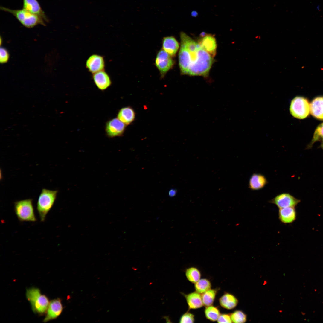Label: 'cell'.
<instances>
[{
	"instance_id": "cell-15",
	"label": "cell",
	"mask_w": 323,
	"mask_h": 323,
	"mask_svg": "<svg viewBox=\"0 0 323 323\" xmlns=\"http://www.w3.org/2000/svg\"><path fill=\"white\" fill-rule=\"evenodd\" d=\"M162 46V49L173 57L175 56L178 50L179 44L174 37L168 36L163 38Z\"/></svg>"
},
{
	"instance_id": "cell-11",
	"label": "cell",
	"mask_w": 323,
	"mask_h": 323,
	"mask_svg": "<svg viewBox=\"0 0 323 323\" xmlns=\"http://www.w3.org/2000/svg\"><path fill=\"white\" fill-rule=\"evenodd\" d=\"M63 310V307L60 299L57 298L51 300L49 303L43 322H46L57 318L61 313Z\"/></svg>"
},
{
	"instance_id": "cell-19",
	"label": "cell",
	"mask_w": 323,
	"mask_h": 323,
	"mask_svg": "<svg viewBox=\"0 0 323 323\" xmlns=\"http://www.w3.org/2000/svg\"><path fill=\"white\" fill-rule=\"evenodd\" d=\"M185 297L190 309L200 308L203 306L202 295L197 292H194L187 295L183 294Z\"/></svg>"
},
{
	"instance_id": "cell-13",
	"label": "cell",
	"mask_w": 323,
	"mask_h": 323,
	"mask_svg": "<svg viewBox=\"0 0 323 323\" xmlns=\"http://www.w3.org/2000/svg\"><path fill=\"white\" fill-rule=\"evenodd\" d=\"M23 9L40 16L46 22H49L37 0H23Z\"/></svg>"
},
{
	"instance_id": "cell-8",
	"label": "cell",
	"mask_w": 323,
	"mask_h": 323,
	"mask_svg": "<svg viewBox=\"0 0 323 323\" xmlns=\"http://www.w3.org/2000/svg\"><path fill=\"white\" fill-rule=\"evenodd\" d=\"M126 125L117 118L108 120L105 127L106 135L110 138L122 136L125 130Z\"/></svg>"
},
{
	"instance_id": "cell-30",
	"label": "cell",
	"mask_w": 323,
	"mask_h": 323,
	"mask_svg": "<svg viewBox=\"0 0 323 323\" xmlns=\"http://www.w3.org/2000/svg\"><path fill=\"white\" fill-rule=\"evenodd\" d=\"M218 323H232L230 315L227 314H220L217 320Z\"/></svg>"
},
{
	"instance_id": "cell-27",
	"label": "cell",
	"mask_w": 323,
	"mask_h": 323,
	"mask_svg": "<svg viewBox=\"0 0 323 323\" xmlns=\"http://www.w3.org/2000/svg\"><path fill=\"white\" fill-rule=\"evenodd\" d=\"M232 322L234 323H244L246 321V316L242 311L236 310L230 314Z\"/></svg>"
},
{
	"instance_id": "cell-31",
	"label": "cell",
	"mask_w": 323,
	"mask_h": 323,
	"mask_svg": "<svg viewBox=\"0 0 323 323\" xmlns=\"http://www.w3.org/2000/svg\"><path fill=\"white\" fill-rule=\"evenodd\" d=\"M177 193V191L176 189H172L170 190L168 192V194L170 197H173L176 195Z\"/></svg>"
},
{
	"instance_id": "cell-25",
	"label": "cell",
	"mask_w": 323,
	"mask_h": 323,
	"mask_svg": "<svg viewBox=\"0 0 323 323\" xmlns=\"http://www.w3.org/2000/svg\"><path fill=\"white\" fill-rule=\"evenodd\" d=\"M323 140V122L319 124L316 127L310 142L307 145V149H311L313 144L317 141Z\"/></svg>"
},
{
	"instance_id": "cell-4",
	"label": "cell",
	"mask_w": 323,
	"mask_h": 323,
	"mask_svg": "<svg viewBox=\"0 0 323 323\" xmlns=\"http://www.w3.org/2000/svg\"><path fill=\"white\" fill-rule=\"evenodd\" d=\"M26 297L34 313L42 315L46 312L50 302L48 297L41 293L39 289L35 287L27 289Z\"/></svg>"
},
{
	"instance_id": "cell-28",
	"label": "cell",
	"mask_w": 323,
	"mask_h": 323,
	"mask_svg": "<svg viewBox=\"0 0 323 323\" xmlns=\"http://www.w3.org/2000/svg\"><path fill=\"white\" fill-rule=\"evenodd\" d=\"M194 315L187 312L184 313L181 317L180 323H194Z\"/></svg>"
},
{
	"instance_id": "cell-12",
	"label": "cell",
	"mask_w": 323,
	"mask_h": 323,
	"mask_svg": "<svg viewBox=\"0 0 323 323\" xmlns=\"http://www.w3.org/2000/svg\"><path fill=\"white\" fill-rule=\"evenodd\" d=\"M92 77L96 86L102 91L107 89L112 84L110 76L104 70L93 74Z\"/></svg>"
},
{
	"instance_id": "cell-18",
	"label": "cell",
	"mask_w": 323,
	"mask_h": 323,
	"mask_svg": "<svg viewBox=\"0 0 323 323\" xmlns=\"http://www.w3.org/2000/svg\"><path fill=\"white\" fill-rule=\"evenodd\" d=\"M310 113L316 119L323 120V96L313 100L310 104Z\"/></svg>"
},
{
	"instance_id": "cell-7",
	"label": "cell",
	"mask_w": 323,
	"mask_h": 323,
	"mask_svg": "<svg viewBox=\"0 0 323 323\" xmlns=\"http://www.w3.org/2000/svg\"><path fill=\"white\" fill-rule=\"evenodd\" d=\"M155 64L159 71L161 77L163 78L173 67L174 61L171 56L162 49L156 55Z\"/></svg>"
},
{
	"instance_id": "cell-2",
	"label": "cell",
	"mask_w": 323,
	"mask_h": 323,
	"mask_svg": "<svg viewBox=\"0 0 323 323\" xmlns=\"http://www.w3.org/2000/svg\"><path fill=\"white\" fill-rule=\"evenodd\" d=\"M58 191L45 188L42 189L36 204V208L40 221L44 222L46 216L53 206Z\"/></svg>"
},
{
	"instance_id": "cell-32",
	"label": "cell",
	"mask_w": 323,
	"mask_h": 323,
	"mask_svg": "<svg viewBox=\"0 0 323 323\" xmlns=\"http://www.w3.org/2000/svg\"><path fill=\"white\" fill-rule=\"evenodd\" d=\"M198 15V13L196 11H194L191 12V15L192 16L195 17L197 16Z\"/></svg>"
},
{
	"instance_id": "cell-16",
	"label": "cell",
	"mask_w": 323,
	"mask_h": 323,
	"mask_svg": "<svg viewBox=\"0 0 323 323\" xmlns=\"http://www.w3.org/2000/svg\"><path fill=\"white\" fill-rule=\"evenodd\" d=\"M278 218L284 224H289L296 219V214L294 207H287L279 209Z\"/></svg>"
},
{
	"instance_id": "cell-1",
	"label": "cell",
	"mask_w": 323,
	"mask_h": 323,
	"mask_svg": "<svg viewBox=\"0 0 323 323\" xmlns=\"http://www.w3.org/2000/svg\"><path fill=\"white\" fill-rule=\"evenodd\" d=\"M179 64L182 74L207 76L213 63V57L183 32L180 33Z\"/></svg>"
},
{
	"instance_id": "cell-21",
	"label": "cell",
	"mask_w": 323,
	"mask_h": 323,
	"mask_svg": "<svg viewBox=\"0 0 323 323\" xmlns=\"http://www.w3.org/2000/svg\"><path fill=\"white\" fill-rule=\"evenodd\" d=\"M220 306L223 308L231 310L235 308L237 305L238 300L233 295L227 293L224 294L219 299Z\"/></svg>"
},
{
	"instance_id": "cell-14",
	"label": "cell",
	"mask_w": 323,
	"mask_h": 323,
	"mask_svg": "<svg viewBox=\"0 0 323 323\" xmlns=\"http://www.w3.org/2000/svg\"><path fill=\"white\" fill-rule=\"evenodd\" d=\"M199 43L212 57L215 56L217 45L215 38L214 36L210 34H205L202 36Z\"/></svg>"
},
{
	"instance_id": "cell-6",
	"label": "cell",
	"mask_w": 323,
	"mask_h": 323,
	"mask_svg": "<svg viewBox=\"0 0 323 323\" xmlns=\"http://www.w3.org/2000/svg\"><path fill=\"white\" fill-rule=\"evenodd\" d=\"M290 111L294 117L300 119H304L310 113V104L306 98L296 97L291 101Z\"/></svg>"
},
{
	"instance_id": "cell-24",
	"label": "cell",
	"mask_w": 323,
	"mask_h": 323,
	"mask_svg": "<svg viewBox=\"0 0 323 323\" xmlns=\"http://www.w3.org/2000/svg\"><path fill=\"white\" fill-rule=\"evenodd\" d=\"M185 275L188 280L193 283H196L200 280L201 275L199 271L194 267L187 269L185 271Z\"/></svg>"
},
{
	"instance_id": "cell-20",
	"label": "cell",
	"mask_w": 323,
	"mask_h": 323,
	"mask_svg": "<svg viewBox=\"0 0 323 323\" xmlns=\"http://www.w3.org/2000/svg\"><path fill=\"white\" fill-rule=\"evenodd\" d=\"M117 118L125 125H129L134 121L135 118V113L131 107H123L118 112Z\"/></svg>"
},
{
	"instance_id": "cell-29",
	"label": "cell",
	"mask_w": 323,
	"mask_h": 323,
	"mask_svg": "<svg viewBox=\"0 0 323 323\" xmlns=\"http://www.w3.org/2000/svg\"><path fill=\"white\" fill-rule=\"evenodd\" d=\"M9 58V54L7 51L3 47L0 50V62L3 64L7 62Z\"/></svg>"
},
{
	"instance_id": "cell-9",
	"label": "cell",
	"mask_w": 323,
	"mask_h": 323,
	"mask_svg": "<svg viewBox=\"0 0 323 323\" xmlns=\"http://www.w3.org/2000/svg\"><path fill=\"white\" fill-rule=\"evenodd\" d=\"M300 200L289 193H284L277 195L269 202L276 205L279 209L296 206Z\"/></svg>"
},
{
	"instance_id": "cell-22",
	"label": "cell",
	"mask_w": 323,
	"mask_h": 323,
	"mask_svg": "<svg viewBox=\"0 0 323 323\" xmlns=\"http://www.w3.org/2000/svg\"><path fill=\"white\" fill-rule=\"evenodd\" d=\"M217 292L216 290L210 289L202 294L201 295L203 305L206 307L212 305Z\"/></svg>"
},
{
	"instance_id": "cell-10",
	"label": "cell",
	"mask_w": 323,
	"mask_h": 323,
	"mask_svg": "<svg viewBox=\"0 0 323 323\" xmlns=\"http://www.w3.org/2000/svg\"><path fill=\"white\" fill-rule=\"evenodd\" d=\"M105 64L104 57L97 54H93L87 59L86 63V68L89 71L94 74L104 70Z\"/></svg>"
},
{
	"instance_id": "cell-23",
	"label": "cell",
	"mask_w": 323,
	"mask_h": 323,
	"mask_svg": "<svg viewBox=\"0 0 323 323\" xmlns=\"http://www.w3.org/2000/svg\"><path fill=\"white\" fill-rule=\"evenodd\" d=\"M194 287L196 292L202 294L211 289V284L208 280L203 278L195 283Z\"/></svg>"
},
{
	"instance_id": "cell-3",
	"label": "cell",
	"mask_w": 323,
	"mask_h": 323,
	"mask_svg": "<svg viewBox=\"0 0 323 323\" xmlns=\"http://www.w3.org/2000/svg\"><path fill=\"white\" fill-rule=\"evenodd\" d=\"M0 9L12 14L26 28H31L38 25L46 26L45 21L42 17L23 8L15 10L1 6Z\"/></svg>"
},
{
	"instance_id": "cell-17",
	"label": "cell",
	"mask_w": 323,
	"mask_h": 323,
	"mask_svg": "<svg viewBox=\"0 0 323 323\" xmlns=\"http://www.w3.org/2000/svg\"><path fill=\"white\" fill-rule=\"evenodd\" d=\"M268 183V181L264 175L254 173L249 179V188L253 191L259 190L263 188Z\"/></svg>"
},
{
	"instance_id": "cell-26",
	"label": "cell",
	"mask_w": 323,
	"mask_h": 323,
	"mask_svg": "<svg viewBox=\"0 0 323 323\" xmlns=\"http://www.w3.org/2000/svg\"><path fill=\"white\" fill-rule=\"evenodd\" d=\"M205 313L206 318L212 321H217L220 314L219 309L212 305L206 307Z\"/></svg>"
},
{
	"instance_id": "cell-33",
	"label": "cell",
	"mask_w": 323,
	"mask_h": 323,
	"mask_svg": "<svg viewBox=\"0 0 323 323\" xmlns=\"http://www.w3.org/2000/svg\"><path fill=\"white\" fill-rule=\"evenodd\" d=\"M319 147L323 150V140L322 141L320 145V146Z\"/></svg>"
},
{
	"instance_id": "cell-5",
	"label": "cell",
	"mask_w": 323,
	"mask_h": 323,
	"mask_svg": "<svg viewBox=\"0 0 323 323\" xmlns=\"http://www.w3.org/2000/svg\"><path fill=\"white\" fill-rule=\"evenodd\" d=\"M14 211L17 218L21 222H35L37 220L32 199H28L15 202Z\"/></svg>"
}]
</instances>
